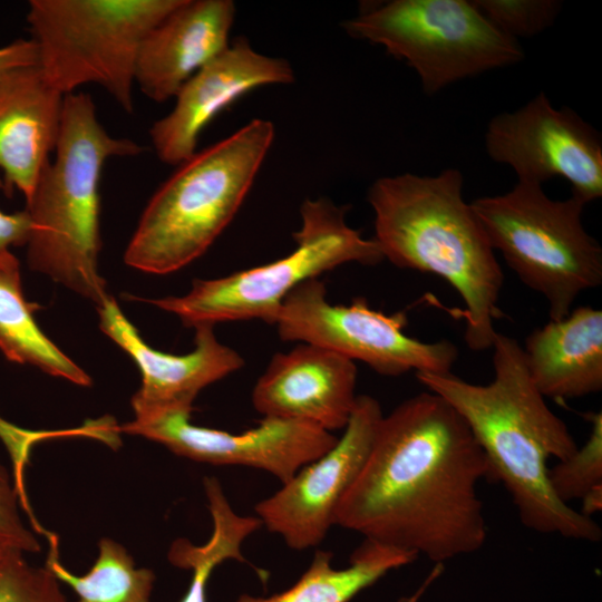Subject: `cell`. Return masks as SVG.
Returning <instances> with one entry per match:
<instances>
[{
    "label": "cell",
    "instance_id": "cell-21",
    "mask_svg": "<svg viewBox=\"0 0 602 602\" xmlns=\"http://www.w3.org/2000/svg\"><path fill=\"white\" fill-rule=\"evenodd\" d=\"M37 309L38 305L25 298L18 260L0 263V350L3 356L11 362L33 366L78 386H90L88 373L36 323Z\"/></svg>",
    "mask_w": 602,
    "mask_h": 602
},
{
    "label": "cell",
    "instance_id": "cell-15",
    "mask_svg": "<svg viewBox=\"0 0 602 602\" xmlns=\"http://www.w3.org/2000/svg\"><path fill=\"white\" fill-rule=\"evenodd\" d=\"M97 311L100 330L140 371L142 385L130 400L135 417L163 411L192 412L202 389L244 365L237 351L217 340L214 326L195 327V348L178 356L148 346L110 295L97 305Z\"/></svg>",
    "mask_w": 602,
    "mask_h": 602
},
{
    "label": "cell",
    "instance_id": "cell-29",
    "mask_svg": "<svg viewBox=\"0 0 602 602\" xmlns=\"http://www.w3.org/2000/svg\"><path fill=\"white\" fill-rule=\"evenodd\" d=\"M28 65H38L37 47L32 39H17L0 47V74Z\"/></svg>",
    "mask_w": 602,
    "mask_h": 602
},
{
    "label": "cell",
    "instance_id": "cell-26",
    "mask_svg": "<svg viewBox=\"0 0 602 602\" xmlns=\"http://www.w3.org/2000/svg\"><path fill=\"white\" fill-rule=\"evenodd\" d=\"M472 1L496 29L513 39L544 31L554 23L562 9V2L557 0Z\"/></svg>",
    "mask_w": 602,
    "mask_h": 602
},
{
    "label": "cell",
    "instance_id": "cell-14",
    "mask_svg": "<svg viewBox=\"0 0 602 602\" xmlns=\"http://www.w3.org/2000/svg\"><path fill=\"white\" fill-rule=\"evenodd\" d=\"M293 81L285 59L262 55L246 38H236L181 87L173 109L151 127L157 157L178 166L196 152L200 134L225 107L254 88Z\"/></svg>",
    "mask_w": 602,
    "mask_h": 602
},
{
    "label": "cell",
    "instance_id": "cell-22",
    "mask_svg": "<svg viewBox=\"0 0 602 602\" xmlns=\"http://www.w3.org/2000/svg\"><path fill=\"white\" fill-rule=\"evenodd\" d=\"M50 550L46 567L78 595L77 602H149L155 574L136 569L126 548L111 538L99 541L98 557L85 575H76L59 560L57 536L48 534Z\"/></svg>",
    "mask_w": 602,
    "mask_h": 602
},
{
    "label": "cell",
    "instance_id": "cell-7",
    "mask_svg": "<svg viewBox=\"0 0 602 602\" xmlns=\"http://www.w3.org/2000/svg\"><path fill=\"white\" fill-rule=\"evenodd\" d=\"M346 206L326 197L305 200L293 252L271 263L192 283L182 297L146 300L179 318L185 327L260 319L273 324L285 297L301 283L340 265H376L383 260L373 239L346 222Z\"/></svg>",
    "mask_w": 602,
    "mask_h": 602
},
{
    "label": "cell",
    "instance_id": "cell-13",
    "mask_svg": "<svg viewBox=\"0 0 602 602\" xmlns=\"http://www.w3.org/2000/svg\"><path fill=\"white\" fill-rule=\"evenodd\" d=\"M190 417L186 411H163L135 417L118 430L154 440L196 462L259 468L282 484L338 439L332 433L293 420L263 417L256 427L232 434L193 425Z\"/></svg>",
    "mask_w": 602,
    "mask_h": 602
},
{
    "label": "cell",
    "instance_id": "cell-24",
    "mask_svg": "<svg viewBox=\"0 0 602 602\" xmlns=\"http://www.w3.org/2000/svg\"><path fill=\"white\" fill-rule=\"evenodd\" d=\"M589 418L592 428L585 444L548 469L551 488L566 505L602 487V414L593 412Z\"/></svg>",
    "mask_w": 602,
    "mask_h": 602
},
{
    "label": "cell",
    "instance_id": "cell-31",
    "mask_svg": "<svg viewBox=\"0 0 602 602\" xmlns=\"http://www.w3.org/2000/svg\"><path fill=\"white\" fill-rule=\"evenodd\" d=\"M3 552H6V551L0 550V556L2 555Z\"/></svg>",
    "mask_w": 602,
    "mask_h": 602
},
{
    "label": "cell",
    "instance_id": "cell-4",
    "mask_svg": "<svg viewBox=\"0 0 602 602\" xmlns=\"http://www.w3.org/2000/svg\"><path fill=\"white\" fill-rule=\"evenodd\" d=\"M143 151L135 140L114 137L103 127L90 95L65 96L54 158L26 202L31 220L26 245L29 269L96 307L109 295L98 271L99 182L108 159Z\"/></svg>",
    "mask_w": 602,
    "mask_h": 602
},
{
    "label": "cell",
    "instance_id": "cell-1",
    "mask_svg": "<svg viewBox=\"0 0 602 602\" xmlns=\"http://www.w3.org/2000/svg\"><path fill=\"white\" fill-rule=\"evenodd\" d=\"M489 464L462 416L424 391L382 416L334 525L435 563L474 553L487 525L478 485Z\"/></svg>",
    "mask_w": 602,
    "mask_h": 602
},
{
    "label": "cell",
    "instance_id": "cell-5",
    "mask_svg": "<svg viewBox=\"0 0 602 602\" xmlns=\"http://www.w3.org/2000/svg\"><path fill=\"white\" fill-rule=\"evenodd\" d=\"M274 135L256 118L176 166L142 213L125 263L168 274L200 258L236 215Z\"/></svg>",
    "mask_w": 602,
    "mask_h": 602
},
{
    "label": "cell",
    "instance_id": "cell-20",
    "mask_svg": "<svg viewBox=\"0 0 602 602\" xmlns=\"http://www.w3.org/2000/svg\"><path fill=\"white\" fill-rule=\"evenodd\" d=\"M416 559L411 553L365 540L352 553L349 566L334 569L332 553L318 551L308 570L288 590L266 598L243 594L236 602H349L389 571Z\"/></svg>",
    "mask_w": 602,
    "mask_h": 602
},
{
    "label": "cell",
    "instance_id": "cell-2",
    "mask_svg": "<svg viewBox=\"0 0 602 602\" xmlns=\"http://www.w3.org/2000/svg\"><path fill=\"white\" fill-rule=\"evenodd\" d=\"M492 348L494 379L488 385L470 383L452 372H416V377L466 421L493 480L504 485L524 526L599 542V524L561 502L550 485L548 459L564 460L579 448L572 434L532 381L522 346L497 332Z\"/></svg>",
    "mask_w": 602,
    "mask_h": 602
},
{
    "label": "cell",
    "instance_id": "cell-18",
    "mask_svg": "<svg viewBox=\"0 0 602 602\" xmlns=\"http://www.w3.org/2000/svg\"><path fill=\"white\" fill-rule=\"evenodd\" d=\"M64 98L38 65L0 74V171L26 202L55 152Z\"/></svg>",
    "mask_w": 602,
    "mask_h": 602
},
{
    "label": "cell",
    "instance_id": "cell-23",
    "mask_svg": "<svg viewBox=\"0 0 602 602\" xmlns=\"http://www.w3.org/2000/svg\"><path fill=\"white\" fill-rule=\"evenodd\" d=\"M205 494L213 518L211 538L201 546L179 538L173 542L168 552L173 565L193 571L191 585L181 602H206V582L215 566L229 559L245 562L242 543L262 525L258 517L237 515L221 486H210Z\"/></svg>",
    "mask_w": 602,
    "mask_h": 602
},
{
    "label": "cell",
    "instance_id": "cell-3",
    "mask_svg": "<svg viewBox=\"0 0 602 602\" xmlns=\"http://www.w3.org/2000/svg\"><path fill=\"white\" fill-rule=\"evenodd\" d=\"M463 185L455 168L385 176L372 183L368 202L383 259L448 282L465 303V342L482 351L492 348L494 321L503 315L497 302L504 274Z\"/></svg>",
    "mask_w": 602,
    "mask_h": 602
},
{
    "label": "cell",
    "instance_id": "cell-6",
    "mask_svg": "<svg viewBox=\"0 0 602 602\" xmlns=\"http://www.w3.org/2000/svg\"><path fill=\"white\" fill-rule=\"evenodd\" d=\"M493 247L548 303L550 320L565 318L576 297L602 282V249L584 229L585 203L550 198L542 185L517 182L507 193L470 202Z\"/></svg>",
    "mask_w": 602,
    "mask_h": 602
},
{
    "label": "cell",
    "instance_id": "cell-28",
    "mask_svg": "<svg viewBox=\"0 0 602 602\" xmlns=\"http://www.w3.org/2000/svg\"><path fill=\"white\" fill-rule=\"evenodd\" d=\"M31 231V220L26 210L4 213L0 210V263L13 260L11 246L27 245Z\"/></svg>",
    "mask_w": 602,
    "mask_h": 602
},
{
    "label": "cell",
    "instance_id": "cell-16",
    "mask_svg": "<svg viewBox=\"0 0 602 602\" xmlns=\"http://www.w3.org/2000/svg\"><path fill=\"white\" fill-rule=\"evenodd\" d=\"M355 361L299 343L273 355L258 379L252 402L263 417L293 420L326 431L344 429L356 405Z\"/></svg>",
    "mask_w": 602,
    "mask_h": 602
},
{
    "label": "cell",
    "instance_id": "cell-25",
    "mask_svg": "<svg viewBox=\"0 0 602 602\" xmlns=\"http://www.w3.org/2000/svg\"><path fill=\"white\" fill-rule=\"evenodd\" d=\"M23 554L0 556V602H68L54 573L29 564Z\"/></svg>",
    "mask_w": 602,
    "mask_h": 602
},
{
    "label": "cell",
    "instance_id": "cell-12",
    "mask_svg": "<svg viewBox=\"0 0 602 602\" xmlns=\"http://www.w3.org/2000/svg\"><path fill=\"white\" fill-rule=\"evenodd\" d=\"M382 416L377 399L358 396L336 444L255 505L262 525L279 534L291 548L319 545L334 525L338 505L368 458Z\"/></svg>",
    "mask_w": 602,
    "mask_h": 602
},
{
    "label": "cell",
    "instance_id": "cell-19",
    "mask_svg": "<svg viewBox=\"0 0 602 602\" xmlns=\"http://www.w3.org/2000/svg\"><path fill=\"white\" fill-rule=\"evenodd\" d=\"M522 348L532 381L544 397L565 400L601 391V310L579 307L550 320L534 329Z\"/></svg>",
    "mask_w": 602,
    "mask_h": 602
},
{
    "label": "cell",
    "instance_id": "cell-17",
    "mask_svg": "<svg viewBox=\"0 0 602 602\" xmlns=\"http://www.w3.org/2000/svg\"><path fill=\"white\" fill-rule=\"evenodd\" d=\"M235 17L231 0H181L140 42L135 84L155 103L181 87L229 46Z\"/></svg>",
    "mask_w": 602,
    "mask_h": 602
},
{
    "label": "cell",
    "instance_id": "cell-10",
    "mask_svg": "<svg viewBox=\"0 0 602 602\" xmlns=\"http://www.w3.org/2000/svg\"><path fill=\"white\" fill-rule=\"evenodd\" d=\"M279 337L318 346L352 361L367 363L376 372L399 376L408 371L447 373L458 357L449 340L423 342L404 332V311L385 314L366 299L349 305L331 304L324 284L317 278L293 289L274 319Z\"/></svg>",
    "mask_w": 602,
    "mask_h": 602
},
{
    "label": "cell",
    "instance_id": "cell-8",
    "mask_svg": "<svg viewBox=\"0 0 602 602\" xmlns=\"http://www.w3.org/2000/svg\"><path fill=\"white\" fill-rule=\"evenodd\" d=\"M181 0H31L27 21L38 67L64 96L103 87L133 113L135 64L147 32Z\"/></svg>",
    "mask_w": 602,
    "mask_h": 602
},
{
    "label": "cell",
    "instance_id": "cell-30",
    "mask_svg": "<svg viewBox=\"0 0 602 602\" xmlns=\"http://www.w3.org/2000/svg\"><path fill=\"white\" fill-rule=\"evenodd\" d=\"M444 571L443 563H435L428 576L424 580L421 585L410 596L402 598L398 602H418L423 594L428 590L431 583L439 577Z\"/></svg>",
    "mask_w": 602,
    "mask_h": 602
},
{
    "label": "cell",
    "instance_id": "cell-11",
    "mask_svg": "<svg viewBox=\"0 0 602 602\" xmlns=\"http://www.w3.org/2000/svg\"><path fill=\"white\" fill-rule=\"evenodd\" d=\"M485 147L489 158L514 169L517 182L542 185L559 176L585 204L602 195L600 134L572 109L554 108L544 93L492 118Z\"/></svg>",
    "mask_w": 602,
    "mask_h": 602
},
{
    "label": "cell",
    "instance_id": "cell-27",
    "mask_svg": "<svg viewBox=\"0 0 602 602\" xmlns=\"http://www.w3.org/2000/svg\"><path fill=\"white\" fill-rule=\"evenodd\" d=\"M0 550L38 553L40 543L21 517L16 487L0 460Z\"/></svg>",
    "mask_w": 602,
    "mask_h": 602
},
{
    "label": "cell",
    "instance_id": "cell-9",
    "mask_svg": "<svg viewBox=\"0 0 602 602\" xmlns=\"http://www.w3.org/2000/svg\"><path fill=\"white\" fill-rule=\"evenodd\" d=\"M352 38L382 46L419 76L427 95L486 70L514 65L522 47L467 0H391L367 4L342 23Z\"/></svg>",
    "mask_w": 602,
    "mask_h": 602
}]
</instances>
